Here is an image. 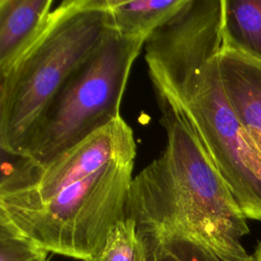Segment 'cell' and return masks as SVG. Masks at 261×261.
I'll list each match as a JSON object with an SVG mask.
<instances>
[{"label":"cell","instance_id":"6da1fadb","mask_svg":"<svg viewBox=\"0 0 261 261\" xmlns=\"http://www.w3.org/2000/svg\"><path fill=\"white\" fill-rule=\"evenodd\" d=\"M113 29L106 0H64L40 37L1 75V151L23 156L47 107Z\"/></svg>","mask_w":261,"mask_h":261},{"label":"cell","instance_id":"9c48e42d","mask_svg":"<svg viewBox=\"0 0 261 261\" xmlns=\"http://www.w3.org/2000/svg\"><path fill=\"white\" fill-rule=\"evenodd\" d=\"M188 0H106L113 29L123 36L147 37L179 11Z\"/></svg>","mask_w":261,"mask_h":261},{"label":"cell","instance_id":"5bb4252c","mask_svg":"<svg viewBox=\"0 0 261 261\" xmlns=\"http://www.w3.org/2000/svg\"><path fill=\"white\" fill-rule=\"evenodd\" d=\"M48 253L49 252H44V253H42L40 256H38L37 258H35L34 260H32V261H50V259H49V257H48Z\"/></svg>","mask_w":261,"mask_h":261},{"label":"cell","instance_id":"ba28073f","mask_svg":"<svg viewBox=\"0 0 261 261\" xmlns=\"http://www.w3.org/2000/svg\"><path fill=\"white\" fill-rule=\"evenodd\" d=\"M53 4V0H0V75L40 37Z\"/></svg>","mask_w":261,"mask_h":261},{"label":"cell","instance_id":"5b68a950","mask_svg":"<svg viewBox=\"0 0 261 261\" xmlns=\"http://www.w3.org/2000/svg\"><path fill=\"white\" fill-rule=\"evenodd\" d=\"M224 0H188L146 39L145 60L157 96L177 102L223 47Z\"/></svg>","mask_w":261,"mask_h":261},{"label":"cell","instance_id":"8fae6325","mask_svg":"<svg viewBox=\"0 0 261 261\" xmlns=\"http://www.w3.org/2000/svg\"><path fill=\"white\" fill-rule=\"evenodd\" d=\"M92 261H147L146 248L134 219L127 217L117 223L104 250Z\"/></svg>","mask_w":261,"mask_h":261},{"label":"cell","instance_id":"7a4b0ae2","mask_svg":"<svg viewBox=\"0 0 261 261\" xmlns=\"http://www.w3.org/2000/svg\"><path fill=\"white\" fill-rule=\"evenodd\" d=\"M134 161L114 159L42 203L0 208V218L48 252L92 261L128 217Z\"/></svg>","mask_w":261,"mask_h":261},{"label":"cell","instance_id":"7c38bea8","mask_svg":"<svg viewBox=\"0 0 261 261\" xmlns=\"http://www.w3.org/2000/svg\"><path fill=\"white\" fill-rule=\"evenodd\" d=\"M44 252L46 250L0 218V261H32Z\"/></svg>","mask_w":261,"mask_h":261},{"label":"cell","instance_id":"277c9868","mask_svg":"<svg viewBox=\"0 0 261 261\" xmlns=\"http://www.w3.org/2000/svg\"><path fill=\"white\" fill-rule=\"evenodd\" d=\"M171 101L192 125L244 216L261 221V153L226 99L217 58L200 71L186 100Z\"/></svg>","mask_w":261,"mask_h":261},{"label":"cell","instance_id":"4fadbf2b","mask_svg":"<svg viewBox=\"0 0 261 261\" xmlns=\"http://www.w3.org/2000/svg\"><path fill=\"white\" fill-rule=\"evenodd\" d=\"M250 261H261V241L256 245L253 253L251 254Z\"/></svg>","mask_w":261,"mask_h":261},{"label":"cell","instance_id":"30bf717a","mask_svg":"<svg viewBox=\"0 0 261 261\" xmlns=\"http://www.w3.org/2000/svg\"><path fill=\"white\" fill-rule=\"evenodd\" d=\"M222 49L261 63V0H224Z\"/></svg>","mask_w":261,"mask_h":261},{"label":"cell","instance_id":"52a82bcc","mask_svg":"<svg viewBox=\"0 0 261 261\" xmlns=\"http://www.w3.org/2000/svg\"><path fill=\"white\" fill-rule=\"evenodd\" d=\"M217 64L226 99L252 144L261 153V63L222 49Z\"/></svg>","mask_w":261,"mask_h":261},{"label":"cell","instance_id":"8992f818","mask_svg":"<svg viewBox=\"0 0 261 261\" xmlns=\"http://www.w3.org/2000/svg\"><path fill=\"white\" fill-rule=\"evenodd\" d=\"M132 127L120 116L45 166L24 156L10 155L2 163L0 208L42 203L65 187L83 179L114 159L136 157ZM9 155V154H8Z\"/></svg>","mask_w":261,"mask_h":261},{"label":"cell","instance_id":"3957f363","mask_svg":"<svg viewBox=\"0 0 261 261\" xmlns=\"http://www.w3.org/2000/svg\"><path fill=\"white\" fill-rule=\"evenodd\" d=\"M145 41L112 29L53 98L23 156L45 166L120 117L127 80Z\"/></svg>","mask_w":261,"mask_h":261}]
</instances>
